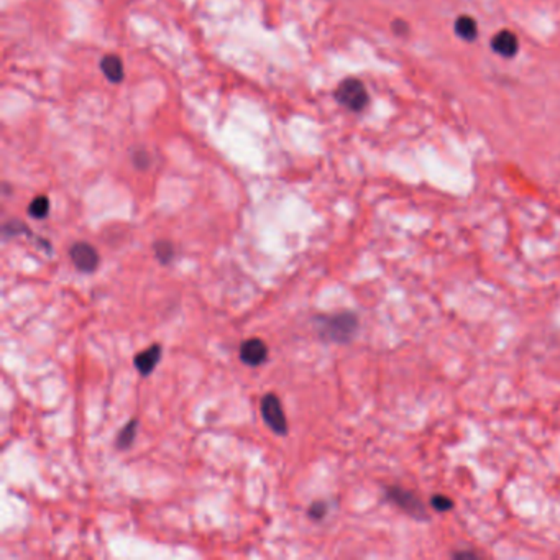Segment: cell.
<instances>
[{"mask_svg": "<svg viewBox=\"0 0 560 560\" xmlns=\"http://www.w3.org/2000/svg\"><path fill=\"white\" fill-rule=\"evenodd\" d=\"M314 322H316L319 335L334 344H349L359 331V317L354 312L317 316Z\"/></svg>", "mask_w": 560, "mask_h": 560, "instance_id": "6da1fadb", "label": "cell"}, {"mask_svg": "<svg viewBox=\"0 0 560 560\" xmlns=\"http://www.w3.org/2000/svg\"><path fill=\"white\" fill-rule=\"evenodd\" d=\"M335 99L340 105L349 109L350 112H361L368 105V91L360 79L347 77L335 89Z\"/></svg>", "mask_w": 560, "mask_h": 560, "instance_id": "7a4b0ae2", "label": "cell"}, {"mask_svg": "<svg viewBox=\"0 0 560 560\" xmlns=\"http://www.w3.org/2000/svg\"><path fill=\"white\" fill-rule=\"evenodd\" d=\"M386 498L398 506L399 509L404 511V513L411 516V518L419 521L427 519L426 506H424L422 501L419 500V496L413 493V491L401 488V486H389V488H386Z\"/></svg>", "mask_w": 560, "mask_h": 560, "instance_id": "3957f363", "label": "cell"}, {"mask_svg": "<svg viewBox=\"0 0 560 560\" xmlns=\"http://www.w3.org/2000/svg\"><path fill=\"white\" fill-rule=\"evenodd\" d=\"M260 409H262V418L263 421L267 422V426L272 429L274 434H278V436H286L288 419L284 416L283 404L279 401L278 396L273 393L265 394L262 404H260Z\"/></svg>", "mask_w": 560, "mask_h": 560, "instance_id": "277c9868", "label": "cell"}, {"mask_svg": "<svg viewBox=\"0 0 560 560\" xmlns=\"http://www.w3.org/2000/svg\"><path fill=\"white\" fill-rule=\"evenodd\" d=\"M71 262L79 273H94L99 267V252L88 242H77L69 250Z\"/></svg>", "mask_w": 560, "mask_h": 560, "instance_id": "5b68a950", "label": "cell"}, {"mask_svg": "<svg viewBox=\"0 0 560 560\" xmlns=\"http://www.w3.org/2000/svg\"><path fill=\"white\" fill-rule=\"evenodd\" d=\"M268 359V347L262 339H248L240 345V360L248 366H260Z\"/></svg>", "mask_w": 560, "mask_h": 560, "instance_id": "8992f818", "label": "cell"}, {"mask_svg": "<svg viewBox=\"0 0 560 560\" xmlns=\"http://www.w3.org/2000/svg\"><path fill=\"white\" fill-rule=\"evenodd\" d=\"M491 50L503 58H514L519 51V40L511 30H501L491 38Z\"/></svg>", "mask_w": 560, "mask_h": 560, "instance_id": "52a82bcc", "label": "cell"}, {"mask_svg": "<svg viewBox=\"0 0 560 560\" xmlns=\"http://www.w3.org/2000/svg\"><path fill=\"white\" fill-rule=\"evenodd\" d=\"M159 360H161V345L154 344L152 347H148L147 350L140 352V354L135 355L133 364L140 375L149 376L153 373V370L156 368Z\"/></svg>", "mask_w": 560, "mask_h": 560, "instance_id": "ba28073f", "label": "cell"}, {"mask_svg": "<svg viewBox=\"0 0 560 560\" xmlns=\"http://www.w3.org/2000/svg\"><path fill=\"white\" fill-rule=\"evenodd\" d=\"M100 69H102L104 76L107 77L110 83L117 84L124 79V62L119 56L105 55L102 61H100Z\"/></svg>", "mask_w": 560, "mask_h": 560, "instance_id": "9c48e42d", "label": "cell"}, {"mask_svg": "<svg viewBox=\"0 0 560 560\" xmlns=\"http://www.w3.org/2000/svg\"><path fill=\"white\" fill-rule=\"evenodd\" d=\"M453 28H455L457 35L460 36L462 40H465L468 43L475 41L476 38H478V25H476V22L473 20L472 17H468V15L458 17L457 20H455V25H453Z\"/></svg>", "mask_w": 560, "mask_h": 560, "instance_id": "30bf717a", "label": "cell"}, {"mask_svg": "<svg viewBox=\"0 0 560 560\" xmlns=\"http://www.w3.org/2000/svg\"><path fill=\"white\" fill-rule=\"evenodd\" d=\"M137 427H138L137 419H132V421L127 422V426H125L117 436V442H115L117 444V448H120V451H128V448L133 446L135 436H137Z\"/></svg>", "mask_w": 560, "mask_h": 560, "instance_id": "8fae6325", "label": "cell"}, {"mask_svg": "<svg viewBox=\"0 0 560 560\" xmlns=\"http://www.w3.org/2000/svg\"><path fill=\"white\" fill-rule=\"evenodd\" d=\"M154 250V257L161 265H170L173 262V257H175V247H173L171 242L168 240H159L153 245Z\"/></svg>", "mask_w": 560, "mask_h": 560, "instance_id": "7c38bea8", "label": "cell"}, {"mask_svg": "<svg viewBox=\"0 0 560 560\" xmlns=\"http://www.w3.org/2000/svg\"><path fill=\"white\" fill-rule=\"evenodd\" d=\"M50 212V201L46 196H36L28 206V215L33 219H45Z\"/></svg>", "mask_w": 560, "mask_h": 560, "instance_id": "4fadbf2b", "label": "cell"}, {"mask_svg": "<svg viewBox=\"0 0 560 560\" xmlns=\"http://www.w3.org/2000/svg\"><path fill=\"white\" fill-rule=\"evenodd\" d=\"M431 506L437 511V513H447V511H451L453 508V501L446 495H436L432 496Z\"/></svg>", "mask_w": 560, "mask_h": 560, "instance_id": "5bb4252c", "label": "cell"}, {"mask_svg": "<svg viewBox=\"0 0 560 560\" xmlns=\"http://www.w3.org/2000/svg\"><path fill=\"white\" fill-rule=\"evenodd\" d=\"M326 514H327V505L324 501H316V503H312L311 508H309V518L314 521L324 519Z\"/></svg>", "mask_w": 560, "mask_h": 560, "instance_id": "9a60e30c", "label": "cell"}, {"mask_svg": "<svg viewBox=\"0 0 560 560\" xmlns=\"http://www.w3.org/2000/svg\"><path fill=\"white\" fill-rule=\"evenodd\" d=\"M393 30H394L396 35H406V33L409 32L406 23L401 22V20H396V22L393 23Z\"/></svg>", "mask_w": 560, "mask_h": 560, "instance_id": "2e32d148", "label": "cell"}]
</instances>
